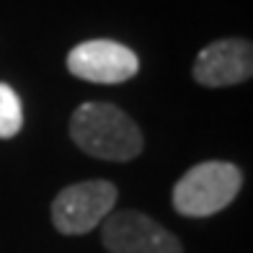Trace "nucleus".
I'll return each mask as SVG.
<instances>
[{
  "label": "nucleus",
  "mask_w": 253,
  "mask_h": 253,
  "mask_svg": "<svg viewBox=\"0 0 253 253\" xmlns=\"http://www.w3.org/2000/svg\"><path fill=\"white\" fill-rule=\"evenodd\" d=\"M70 134L83 153L101 160H132L142 153V132L129 114L114 103L88 101L70 119Z\"/></svg>",
  "instance_id": "1"
},
{
  "label": "nucleus",
  "mask_w": 253,
  "mask_h": 253,
  "mask_svg": "<svg viewBox=\"0 0 253 253\" xmlns=\"http://www.w3.org/2000/svg\"><path fill=\"white\" fill-rule=\"evenodd\" d=\"M243 176L233 163L210 160L186 170L173 186V207L183 217H210L233 202Z\"/></svg>",
  "instance_id": "2"
},
{
  "label": "nucleus",
  "mask_w": 253,
  "mask_h": 253,
  "mask_svg": "<svg viewBox=\"0 0 253 253\" xmlns=\"http://www.w3.org/2000/svg\"><path fill=\"white\" fill-rule=\"evenodd\" d=\"M117 204V186L111 181H83L62 189L52 202V222L65 235H83L98 227Z\"/></svg>",
  "instance_id": "3"
},
{
  "label": "nucleus",
  "mask_w": 253,
  "mask_h": 253,
  "mask_svg": "<svg viewBox=\"0 0 253 253\" xmlns=\"http://www.w3.org/2000/svg\"><path fill=\"white\" fill-rule=\"evenodd\" d=\"M67 70L80 80H88V83L114 85L134 78L137 70H140V60L129 47H124L119 42L93 39L70 49Z\"/></svg>",
  "instance_id": "4"
},
{
  "label": "nucleus",
  "mask_w": 253,
  "mask_h": 253,
  "mask_svg": "<svg viewBox=\"0 0 253 253\" xmlns=\"http://www.w3.org/2000/svg\"><path fill=\"white\" fill-rule=\"evenodd\" d=\"M109 253H183L178 238L140 212H117L103 222Z\"/></svg>",
  "instance_id": "5"
},
{
  "label": "nucleus",
  "mask_w": 253,
  "mask_h": 253,
  "mask_svg": "<svg viewBox=\"0 0 253 253\" xmlns=\"http://www.w3.org/2000/svg\"><path fill=\"white\" fill-rule=\"evenodd\" d=\"M253 73V47L246 39H222L204 47L194 62V80L207 88L246 83Z\"/></svg>",
  "instance_id": "6"
},
{
  "label": "nucleus",
  "mask_w": 253,
  "mask_h": 253,
  "mask_svg": "<svg viewBox=\"0 0 253 253\" xmlns=\"http://www.w3.org/2000/svg\"><path fill=\"white\" fill-rule=\"evenodd\" d=\"M24 124V111H21V98L10 85L0 83V140H10L21 132Z\"/></svg>",
  "instance_id": "7"
}]
</instances>
